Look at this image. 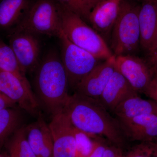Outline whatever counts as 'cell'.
<instances>
[{
	"instance_id": "obj_28",
	"label": "cell",
	"mask_w": 157,
	"mask_h": 157,
	"mask_svg": "<svg viewBox=\"0 0 157 157\" xmlns=\"http://www.w3.org/2000/svg\"><path fill=\"white\" fill-rule=\"evenodd\" d=\"M147 59H145L152 73L153 78H157V52L148 55Z\"/></svg>"
},
{
	"instance_id": "obj_16",
	"label": "cell",
	"mask_w": 157,
	"mask_h": 157,
	"mask_svg": "<svg viewBox=\"0 0 157 157\" xmlns=\"http://www.w3.org/2000/svg\"><path fill=\"white\" fill-rule=\"evenodd\" d=\"M35 0H0V30H11L25 17Z\"/></svg>"
},
{
	"instance_id": "obj_35",
	"label": "cell",
	"mask_w": 157,
	"mask_h": 157,
	"mask_svg": "<svg viewBox=\"0 0 157 157\" xmlns=\"http://www.w3.org/2000/svg\"></svg>"
},
{
	"instance_id": "obj_10",
	"label": "cell",
	"mask_w": 157,
	"mask_h": 157,
	"mask_svg": "<svg viewBox=\"0 0 157 157\" xmlns=\"http://www.w3.org/2000/svg\"><path fill=\"white\" fill-rule=\"evenodd\" d=\"M115 67L138 94H144L153 78L146 60L135 55L115 56Z\"/></svg>"
},
{
	"instance_id": "obj_33",
	"label": "cell",
	"mask_w": 157,
	"mask_h": 157,
	"mask_svg": "<svg viewBox=\"0 0 157 157\" xmlns=\"http://www.w3.org/2000/svg\"><path fill=\"white\" fill-rule=\"evenodd\" d=\"M0 157H9V156L4 155H0Z\"/></svg>"
},
{
	"instance_id": "obj_32",
	"label": "cell",
	"mask_w": 157,
	"mask_h": 157,
	"mask_svg": "<svg viewBox=\"0 0 157 157\" xmlns=\"http://www.w3.org/2000/svg\"><path fill=\"white\" fill-rule=\"evenodd\" d=\"M156 52H157V43L155 47V49H154V50L152 52H151L150 54H151L154 53H156ZM148 54V55H149Z\"/></svg>"
},
{
	"instance_id": "obj_2",
	"label": "cell",
	"mask_w": 157,
	"mask_h": 157,
	"mask_svg": "<svg viewBox=\"0 0 157 157\" xmlns=\"http://www.w3.org/2000/svg\"><path fill=\"white\" fill-rule=\"evenodd\" d=\"M35 72L37 98L52 116L63 111L70 99V88L67 75L58 52L55 49L48 51Z\"/></svg>"
},
{
	"instance_id": "obj_12",
	"label": "cell",
	"mask_w": 157,
	"mask_h": 157,
	"mask_svg": "<svg viewBox=\"0 0 157 157\" xmlns=\"http://www.w3.org/2000/svg\"><path fill=\"white\" fill-rule=\"evenodd\" d=\"M123 0H104L91 10L88 22L107 42L110 39Z\"/></svg>"
},
{
	"instance_id": "obj_26",
	"label": "cell",
	"mask_w": 157,
	"mask_h": 157,
	"mask_svg": "<svg viewBox=\"0 0 157 157\" xmlns=\"http://www.w3.org/2000/svg\"><path fill=\"white\" fill-rule=\"evenodd\" d=\"M123 155L120 147L107 146L102 157H122Z\"/></svg>"
},
{
	"instance_id": "obj_11",
	"label": "cell",
	"mask_w": 157,
	"mask_h": 157,
	"mask_svg": "<svg viewBox=\"0 0 157 157\" xmlns=\"http://www.w3.org/2000/svg\"><path fill=\"white\" fill-rule=\"evenodd\" d=\"M115 56L100 62L77 86L76 92L98 100L115 71Z\"/></svg>"
},
{
	"instance_id": "obj_20",
	"label": "cell",
	"mask_w": 157,
	"mask_h": 157,
	"mask_svg": "<svg viewBox=\"0 0 157 157\" xmlns=\"http://www.w3.org/2000/svg\"><path fill=\"white\" fill-rule=\"evenodd\" d=\"M0 68L21 76H25L20 67L11 46L0 39Z\"/></svg>"
},
{
	"instance_id": "obj_21",
	"label": "cell",
	"mask_w": 157,
	"mask_h": 157,
	"mask_svg": "<svg viewBox=\"0 0 157 157\" xmlns=\"http://www.w3.org/2000/svg\"><path fill=\"white\" fill-rule=\"evenodd\" d=\"M20 115L13 108L0 109V143L17 128Z\"/></svg>"
},
{
	"instance_id": "obj_14",
	"label": "cell",
	"mask_w": 157,
	"mask_h": 157,
	"mask_svg": "<svg viewBox=\"0 0 157 157\" xmlns=\"http://www.w3.org/2000/svg\"><path fill=\"white\" fill-rule=\"evenodd\" d=\"M118 121L127 138L141 143L157 142L156 114H144Z\"/></svg>"
},
{
	"instance_id": "obj_1",
	"label": "cell",
	"mask_w": 157,
	"mask_h": 157,
	"mask_svg": "<svg viewBox=\"0 0 157 157\" xmlns=\"http://www.w3.org/2000/svg\"><path fill=\"white\" fill-rule=\"evenodd\" d=\"M64 111L73 126L90 136H104L119 147L127 139L118 121L98 100L75 92Z\"/></svg>"
},
{
	"instance_id": "obj_13",
	"label": "cell",
	"mask_w": 157,
	"mask_h": 157,
	"mask_svg": "<svg viewBox=\"0 0 157 157\" xmlns=\"http://www.w3.org/2000/svg\"><path fill=\"white\" fill-rule=\"evenodd\" d=\"M138 19L140 47L149 54L157 43V0H143Z\"/></svg>"
},
{
	"instance_id": "obj_9",
	"label": "cell",
	"mask_w": 157,
	"mask_h": 157,
	"mask_svg": "<svg viewBox=\"0 0 157 157\" xmlns=\"http://www.w3.org/2000/svg\"><path fill=\"white\" fill-rule=\"evenodd\" d=\"M52 140L54 157H77L75 127L64 111L52 116L48 125Z\"/></svg>"
},
{
	"instance_id": "obj_22",
	"label": "cell",
	"mask_w": 157,
	"mask_h": 157,
	"mask_svg": "<svg viewBox=\"0 0 157 157\" xmlns=\"http://www.w3.org/2000/svg\"><path fill=\"white\" fill-rule=\"evenodd\" d=\"M59 5L74 12L88 22L91 9L87 0H54Z\"/></svg>"
},
{
	"instance_id": "obj_34",
	"label": "cell",
	"mask_w": 157,
	"mask_h": 157,
	"mask_svg": "<svg viewBox=\"0 0 157 157\" xmlns=\"http://www.w3.org/2000/svg\"><path fill=\"white\" fill-rule=\"evenodd\" d=\"M156 157H157V154L156 155Z\"/></svg>"
},
{
	"instance_id": "obj_3",
	"label": "cell",
	"mask_w": 157,
	"mask_h": 157,
	"mask_svg": "<svg viewBox=\"0 0 157 157\" xmlns=\"http://www.w3.org/2000/svg\"><path fill=\"white\" fill-rule=\"evenodd\" d=\"M139 8L140 6L131 1L123 0L109 39V48L114 56L136 55L139 50Z\"/></svg>"
},
{
	"instance_id": "obj_24",
	"label": "cell",
	"mask_w": 157,
	"mask_h": 157,
	"mask_svg": "<svg viewBox=\"0 0 157 157\" xmlns=\"http://www.w3.org/2000/svg\"><path fill=\"white\" fill-rule=\"evenodd\" d=\"M157 154V142H142L122 157H156Z\"/></svg>"
},
{
	"instance_id": "obj_4",
	"label": "cell",
	"mask_w": 157,
	"mask_h": 157,
	"mask_svg": "<svg viewBox=\"0 0 157 157\" xmlns=\"http://www.w3.org/2000/svg\"><path fill=\"white\" fill-rule=\"evenodd\" d=\"M59 6L63 33L69 40L103 61L113 55L104 38L80 16Z\"/></svg>"
},
{
	"instance_id": "obj_25",
	"label": "cell",
	"mask_w": 157,
	"mask_h": 157,
	"mask_svg": "<svg viewBox=\"0 0 157 157\" xmlns=\"http://www.w3.org/2000/svg\"><path fill=\"white\" fill-rule=\"evenodd\" d=\"M38 157H54L53 140L51 134L47 139Z\"/></svg>"
},
{
	"instance_id": "obj_29",
	"label": "cell",
	"mask_w": 157,
	"mask_h": 157,
	"mask_svg": "<svg viewBox=\"0 0 157 157\" xmlns=\"http://www.w3.org/2000/svg\"><path fill=\"white\" fill-rule=\"evenodd\" d=\"M16 104L0 91V109L13 108Z\"/></svg>"
},
{
	"instance_id": "obj_19",
	"label": "cell",
	"mask_w": 157,
	"mask_h": 157,
	"mask_svg": "<svg viewBox=\"0 0 157 157\" xmlns=\"http://www.w3.org/2000/svg\"><path fill=\"white\" fill-rule=\"evenodd\" d=\"M9 157H36L28 140L26 129L15 132L9 145Z\"/></svg>"
},
{
	"instance_id": "obj_30",
	"label": "cell",
	"mask_w": 157,
	"mask_h": 157,
	"mask_svg": "<svg viewBox=\"0 0 157 157\" xmlns=\"http://www.w3.org/2000/svg\"><path fill=\"white\" fill-rule=\"evenodd\" d=\"M107 147L104 143L97 142L95 147L87 157H102Z\"/></svg>"
},
{
	"instance_id": "obj_31",
	"label": "cell",
	"mask_w": 157,
	"mask_h": 157,
	"mask_svg": "<svg viewBox=\"0 0 157 157\" xmlns=\"http://www.w3.org/2000/svg\"><path fill=\"white\" fill-rule=\"evenodd\" d=\"M104 0H87L89 6L91 10H92L98 3L101 2Z\"/></svg>"
},
{
	"instance_id": "obj_7",
	"label": "cell",
	"mask_w": 157,
	"mask_h": 157,
	"mask_svg": "<svg viewBox=\"0 0 157 157\" xmlns=\"http://www.w3.org/2000/svg\"><path fill=\"white\" fill-rule=\"evenodd\" d=\"M0 91L30 114L38 112L39 101L26 76L0 68Z\"/></svg>"
},
{
	"instance_id": "obj_15",
	"label": "cell",
	"mask_w": 157,
	"mask_h": 157,
	"mask_svg": "<svg viewBox=\"0 0 157 157\" xmlns=\"http://www.w3.org/2000/svg\"><path fill=\"white\" fill-rule=\"evenodd\" d=\"M137 94L138 93L115 69L98 101L109 112H113L121 102Z\"/></svg>"
},
{
	"instance_id": "obj_6",
	"label": "cell",
	"mask_w": 157,
	"mask_h": 157,
	"mask_svg": "<svg viewBox=\"0 0 157 157\" xmlns=\"http://www.w3.org/2000/svg\"><path fill=\"white\" fill-rule=\"evenodd\" d=\"M59 39L60 56L67 75L69 88L75 91L79 82L100 63V60L70 42L63 32Z\"/></svg>"
},
{
	"instance_id": "obj_8",
	"label": "cell",
	"mask_w": 157,
	"mask_h": 157,
	"mask_svg": "<svg viewBox=\"0 0 157 157\" xmlns=\"http://www.w3.org/2000/svg\"><path fill=\"white\" fill-rule=\"evenodd\" d=\"M8 39L23 73L35 72L41 61V45L36 35L25 32H9Z\"/></svg>"
},
{
	"instance_id": "obj_18",
	"label": "cell",
	"mask_w": 157,
	"mask_h": 157,
	"mask_svg": "<svg viewBox=\"0 0 157 157\" xmlns=\"http://www.w3.org/2000/svg\"><path fill=\"white\" fill-rule=\"evenodd\" d=\"M25 129L29 144L36 157H38L51 135L48 125L40 117L37 121Z\"/></svg>"
},
{
	"instance_id": "obj_23",
	"label": "cell",
	"mask_w": 157,
	"mask_h": 157,
	"mask_svg": "<svg viewBox=\"0 0 157 157\" xmlns=\"http://www.w3.org/2000/svg\"><path fill=\"white\" fill-rule=\"evenodd\" d=\"M77 157H87L92 152L97 142H93L91 136L75 128Z\"/></svg>"
},
{
	"instance_id": "obj_5",
	"label": "cell",
	"mask_w": 157,
	"mask_h": 157,
	"mask_svg": "<svg viewBox=\"0 0 157 157\" xmlns=\"http://www.w3.org/2000/svg\"><path fill=\"white\" fill-rule=\"evenodd\" d=\"M9 31L59 38L63 33L59 6L54 0H35L22 20Z\"/></svg>"
},
{
	"instance_id": "obj_27",
	"label": "cell",
	"mask_w": 157,
	"mask_h": 157,
	"mask_svg": "<svg viewBox=\"0 0 157 157\" xmlns=\"http://www.w3.org/2000/svg\"><path fill=\"white\" fill-rule=\"evenodd\" d=\"M144 94L157 103V78H153Z\"/></svg>"
},
{
	"instance_id": "obj_17",
	"label": "cell",
	"mask_w": 157,
	"mask_h": 157,
	"mask_svg": "<svg viewBox=\"0 0 157 157\" xmlns=\"http://www.w3.org/2000/svg\"><path fill=\"white\" fill-rule=\"evenodd\" d=\"M118 121L129 119L141 115H157V103L151 100H145L138 94L131 96L124 100L113 111Z\"/></svg>"
}]
</instances>
